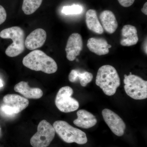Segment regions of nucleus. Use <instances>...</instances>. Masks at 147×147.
Instances as JSON below:
<instances>
[{"mask_svg": "<svg viewBox=\"0 0 147 147\" xmlns=\"http://www.w3.org/2000/svg\"><path fill=\"white\" fill-rule=\"evenodd\" d=\"M87 26L90 30L98 34H102L104 30L98 18L96 11L90 9L87 11L86 16Z\"/></svg>", "mask_w": 147, "mask_h": 147, "instance_id": "obj_17", "label": "nucleus"}, {"mask_svg": "<svg viewBox=\"0 0 147 147\" xmlns=\"http://www.w3.org/2000/svg\"><path fill=\"white\" fill-rule=\"evenodd\" d=\"M142 11L145 15H147V3H145L143 8L141 9Z\"/></svg>", "mask_w": 147, "mask_h": 147, "instance_id": "obj_24", "label": "nucleus"}, {"mask_svg": "<svg viewBox=\"0 0 147 147\" xmlns=\"http://www.w3.org/2000/svg\"><path fill=\"white\" fill-rule=\"evenodd\" d=\"M73 90L69 86L61 88L58 91L56 98L55 105L61 112L68 113L78 110L79 103L78 100L71 97Z\"/></svg>", "mask_w": 147, "mask_h": 147, "instance_id": "obj_7", "label": "nucleus"}, {"mask_svg": "<svg viewBox=\"0 0 147 147\" xmlns=\"http://www.w3.org/2000/svg\"><path fill=\"white\" fill-rule=\"evenodd\" d=\"M102 115L112 132L118 137L122 136L126 129V125L122 119L115 112L107 108L102 110Z\"/></svg>", "mask_w": 147, "mask_h": 147, "instance_id": "obj_8", "label": "nucleus"}, {"mask_svg": "<svg viewBox=\"0 0 147 147\" xmlns=\"http://www.w3.org/2000/svg\"><path fill=\"white\" fill-rule=\"evenodd\" d=\"M83 9L82 6L78 5H73L71 6L63 7L62 12L65 15L78 14L82 13Z\"/></svg>", "mask_w": 147, "mask_h": 147, "instance_id": "obj_20", "label": "nucleus"}, {"mask_svg": "<svg viewBox=\"0 0 147 147\" xmlns=\"http://www.w3.org/2000/svg\"><path fill=\"white\" fill-rule=\"evenodd\" d=\"M120 84L118 73L113 66L107 65L99 68L96 84L100 87L105 95L111 96L115 94Z\"/></svg>", "mask_w": 147, "mask_h": 147, "instance_id": "obj_2", "label": "nucleus"}, {"mask_svg": "<svg viewBox=\"0 0 147 147\" xmlns=\"http://www.w3.org/2000/svg\"><path fill=\"white\" fill-rule=\"evenodd\" d=\"M55 129L47 121L43 120L38 124L37 131L31 138V145L33 147H47L55 137Z\"/></svg>", "mask_w": 147, "mask_h": 147, "instance_id": "obj_6", "label": "nucleus"}, {"mask_svg": "<svg viewBox=\"0 0 147 147\" xmlns=\"http://www.w3.org/2000/svg\"><path fill=\"white\" fill-rule=\"evenodd\" d=\"M87 47L92 53L98 56L107 55L112 45L104 38H91L88 40Z\"/></svg>", "mask_w": 147, "mask_h": 147, "instance_id": "obj_12", "label": "nucleus"}, {"mask_svg": "<svg viewBox=\"0 0 147 147\" xmlns=\"http://www.w3.org/2000/svg\"><path fill=\"white\" fill-rule=\"evenodd\" d=\"M124 89L127 94L135 100L147 98V81L134 74L124 75Z\"/></svg>", "mask_w": 147, "mask_h": 147, "instance_id": "obj_5", "label": "nucleus"}, {"mask_svg": "<svg viewBox=\"0 0 147 147\" xmlns=\"http://www.w3.org/2000/svg\"><path fill=\"white\" fill-rule=\"evenodd\" d=\"M139 37L136 27L130 25L124 26L121 30V45L123 46H131L136 45Z\"/></svg>", "mask_w": 147, "mask_h": 147, "instance_id": "obj_14", "label": "nucleus"}, {"mask_svg": "<svg viewBox=\"0 0 147 147\" xmlns=\"http://www.w3.org/2000/svg\"><path fill=\"white\" fill-rule=\"evenodd\" d=\"M53 126L55 132L66 143L84 145L88 142L86 134L84 131L74 127L65 121H56Z\"/></svg>", "mask_w": 147, "mask_h": 147, "instance_id": "obj_4", "label": "nucleus"}, {"mask_svg": "<svg viewBox=\"0 0 147 147\" xmlns=\"http://www.w3.org/2000/svg\"><path fill=\"white\" fill-rule=\"evenodd\" d=\"M42 1V0H24L22 10L26 15H30L39 8Z\"/></svg>", "mask_w": 147, "mask_h": 147, "instance_id": "obj_19", "label": "nucleus"}, {"mask_svg": "<svg viewBox=\"0 0 147 147\" xmlns=\"http://www.w3.org/2000/svg\"><path fill=\"white\" fill-rule=\"evenodd\" d=\"M0 37L4 39H11L13 43L5 50L6 55L14 57L23 53L25 49V34L24 30L20 27L13 26L3 30Z\"/></svg>", "mask_w": 147, "mask_h": 147, "instance_id": "obj_3", "label": "nucleus"}, {"mask_svg": "<svg viewBox=\"0 0 147 147\" xmlns=\"http://www.w3.org/2000/svg\"><path fill=\"white\" fill-rule=\"evenodd\" d=\"M7 18L6 11L5 8L0 5V25L4 23Z\"/></svg>", "mask_w": 147, "mask_h": 147, "instance_id": "obj_22", "label": "nucleus"}, {"mask_svg": "<svg viewBox=\"0 0 147 147\" xmlns=\"http://www.w3.org/2000/svg\"><path fill=\"white\" fill-rule=\"evenodd\" d=\"M93 78V74L90 72L87 71L81 72L77 69L71 70L68 76L69 82L74 83L79 80L81 86L83 87L86 86L88 84L91 82Z\"/></svg>", "mask_w": 147, "mask_h": 147, "instance_id": "obj_18", "label": "nucleus"}, {"mask_svg": "<svg viewBox=\"0 0 147 147\" xmlns=\"http://www.w3.org/2000/svg\"><path fill=\"white\" fill-rule=\"evenodd\" d=\"M3 86V85L2 81V80L0 79V88L2 87Z\"/></svg>", "mask_w": 147, "mask_h": 147, "instance_id": "obj_26", "label": "nucleus"}, {"mask_svg": "<svg viewBox=\"0 0 147 147\" xmlns=\"http://www.w3.org/2000/svg\"><path fill=\"white\" fill-rule=\"evenodd\" d=\"M83 48L82 36L77 33H74L69 37L65 47L66 57L69 61H74L79 56Z\"/></svg>", "mask_w": 147, "mask_h": 147, "instance_id": "obj_9", "label": "nucleus"}, {"mask_svg": "<svg viewBox=\"0 0 147 147\" xmlns=\"http://www.w3.org/2000/svg\"><path fill=\"white\" fill-rule=\"evenodd\" d=\"M14 90L23 95L26 98L30 99H39L43 95L42 90L38 88H30L27 82L23 81L16 84Z\"/></svg>", "mask_w": 147, "mask_h": 147, "instance_id": "obj_15", "label": "nucleus"}, {"mask_svg": "<svg viewBox=\"0 0 147 147\" xmlns=\"http://www.w3.org/2000/svg\"><path fill=\"white\" fill-rule=\"evenodd\" d=\"M118 1L122 6L127 7L132 5L135 0H118Z\"/></svg>", "mask_w": 147, "mask_h": 147, "instance_id": "obj_23", "label": "nucleus"}, {"mask_svg": "<svg viewBox=\"0 0 147 147\" xmlns=\"http://www.w3.org/2000/svg\"><path fill=\"white\" fill-rule=\"evenodd\" d=\"M4 104L10 106L15 114H18L28 106L29 100L25 97L16 94L6 95L3 98Z\"/></svg>", "mask_w": 147, "mask_h": 147, "instance_id": "obj_11", "label": "nucleus"}, {"mask_svg": "<svg viewBox=\"0 0 147 147\" xmlns=\"http://www.w3.org/2000/svg\"><path fill=\"white\" fill-rule=\"evenodd\" d=\"M144 50H145V53H146V54H147V42H146V43H145Z\"/></svg>", "mask_w": 147, "mask_h": 147, "instance_id": "obj_25", "label": "nucleus"}, {"mask_svg": "<svg viewBox=\"0 0 147 147\" xmlns=\"http://www.w3.org/2000/svg\"><path fill=\"white\" fill-rule=\"evenodd\" d=\"M23 64L32 70L48 74L55 73L58 69L57 65L54 59L40 50H34L24 57Z\"/></svg>", "mask_w": 147, "mask_h": 147, "instance_id": "obj_1", "label": "nucleus"}, {"mask_svg": "<svg viewBox=\"0 0 147 147\" xmlns=\"http://www.w3.org/2000/svg\"><path fill=\"white\" fill-rule=\"evenodd\" d=\"M47 38V34L42 28L36 29L25 40V47L29 50H34L42 47Z\"/></svg>", "mask_w": 147, "mask_h": 147, "instance_id": "obj_10", "label": "nucleus"}, {"mask_svg": "<svg viewBox=\"0 0 147 147\" xmlns=\"http://www.w3.org/2000/svg\"><path fill=\"white\" fill-rule=\"evenodd\" d=\"M99 18L102 28L105 31L110 34L116 31L118 27V24L113 12L108 10L103 11L100 13Z\"/></svg>", "mask_w": 147, "mask_h": 147, "instance_id": "obj_16", "label": "nucleus"}, {"mask_svg": "<svg viewBox=\"0 0 147 147\" xmlns=\"http://www.w3.org/2000/svg\"><path fill=\"white\" fill-rule=\"evenodd\" d=\"M77 119L73 121L75 125L81 128L89 129L94 126L97 122L95 116L85 110H80L76 113Z\"/></svg>", "mask_w": 147, "mask_h": 147, "instance_id": "obj_13", "label": "nucleus"}, {"mask_svg": "<svg viewBox=\"0 0 147 147\" xmlns=\"http://www.w3.org/2000/svg\"><path fill=\"white\" fill-rule=\"evenodd\" d=\"M1 110L3 113L9 116H12L16 115L14 113V110L10 106L6 105L5 104L3 105L1 107Z\"/></svg>", "mask_w": 147, "mask_h": 147, "instance_id": "obj_21", "label": "nucleus"}]
</instances>
